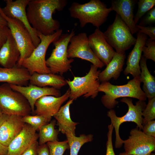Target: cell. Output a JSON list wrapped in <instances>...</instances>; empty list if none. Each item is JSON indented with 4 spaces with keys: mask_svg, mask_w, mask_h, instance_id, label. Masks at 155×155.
<instances>
[{
    "mask_svg": "<svg viewBox=\"0 0 155 155\" xmlns=\"http://www.w3.org/2000/svg\"><path fill=\"white\" fill-rule=\"evenodd\" d=\"M20 56L18 46L9 29L7 40L0 49V65L6 68L14 67Z\"/></svg>",
    "mask_w": 155,
    "mask_h": 155,
    "instance_id": "44dd1931",
    "label": "cell"
},
{
    "mask_svg": "<svg viewBox=\"0 0 155 155\" xmlns=\"http://www.w3.org/2000/svg\"><path fill=\"white\" fill-rule=\"evenodd\" d=\"M8 115L3 113L0 116V127Z\"/></svg>",
    "mask_w": 155,
    "mask_h": 155,
    "instance_id": "b9f144b4",
    "label": "cell"
},
{
    "mask_svg": "<svg viewBox=\"0 0 155 155\" xmlns=\"http://www.w3.org/2000/svg\"><path fill=\"white\" fill-rule=\"evenodd\" d=\"M33 127L25 123L22 130L9 144L7 155H21L37 141L39 135Z\"/></svg>",
    "mask_w": 155,
    "mask_h": 155,
    "instance_id": "9a60e30c",
    "label": "cell"
},
{
    "mask_svg": "<svg viewBox=\"0 0 155 155\" xmlns=\"http://www.w3.org/2000/svg\"><path fill=\"white\" fill-rule=\"evenodd\" d=\"M62 32V30L59 29L52 34L44 35L37 32L40 42L30 55L23 61L21 66L27 69L31 75L34 73L39 74L51 73L46 64V53L50 44L58 39Z\"/></svg>",
    "mask_w": 155,
    "mask_h": 155,
    "instance_id": "277c9868",
    "label": "cell"
},
{
    "mask_svg": "<svg viewBox=\"0 0 155 155\" xmlns=\"http://www.w3.org/2000/svg\"><path fill=\"white\" fill-rule=\"evenodd\" d=\"M93 65L88 73L84 76H74L72 80H65L69 86L70 99L73 100L81 96L85 98L90 97L94 99L98 95L100 85L99 75L100 71Z\"/></svg>",
    "mask_w": 155,
    "mask_h": 155,
    "instance_id": "8992f818",
    "label": "cell"
},
{
    "mask_svg": "<svg viewBox=\"0 0 155 155\" xmlns=\"http://www.w3.org/2000/svg\"><path fill=\"white\" fill-rule=\"evenodd\" d=\"M13 90L21 93L27 100L30 106L32 113H34V104L40 98L46 96L59 97L61 94L59 90L52 87H41L29 84L28 86H19L9 84Z\"/></svg>",
    "mask_w": 155,
    "mask_h": 155,
    "instance_id": "e0dca14e",
    "label": "cell"
},
{
    "mask_svg": "<svg viewBox=\"0 0 155 155\" xmlns=\"http://www.w3.org/2000/svg\"><path fill=\"white\" fill-rule=\"evenodd\" d=\"M0 108L3 113L8 115L23 117L32 113L26 98L6 83L0 85Z\"/></svg>",
    "mask_w": 155,
    "mask_h": 155,
    "instance_id": "9c48e42d",
    "label": "cell"
},
{
    "mask_svg": "<svg viewBox=\"0 0 155 155\" xmlns=\"http://www.w3.org/2000/svg\"><path fill=\"white\" fill-rule=\"evenodd\" d=\"M137 10L134 18V22L136 24L147 12L154 7L155 0H140L137 2Z\"/></svg>",
    "mask_w": 155,
    "mask_h": 155,
    "instance_id": "f546056e",
    "label": "cell"
},
{
    "mask_svg": "<svg viewBox=\"0 0 155 155\" xmlns=\"http://www.w3.org/2000/svg\"><path fill=\"white\" fill-rule=\"evenodd\" d=\"M114 128L113 125L111 124L108 126L107 140L106 143V155H115L112 143V134Z\"/></svg>",
    "mask_w": 155,
    "mask_h": 155,
    "instance_id": "836d02e7",
    "label": "cell"
},
{
    "mask_svg": "<svg viewBox=\"0 0 155 155\" xmlns=\"http://www.w3.org/2000/svg\"><path fill=\"white\" fill-rule=\"evenodd\" d=\"M155 22V7H154L146 13L139 25L144 26Z\"/></svg>",
    "mask_w": 155,
    "mask_h": 155,
    "instance_id": "e575fe53",
    "label": "cell"
},
{
    "mask_svg": "<svg viewBox=\"0 0 155 155\" xmlns=\"http://www.w3.org/2000/svg\"><path fill=\"white\" fill-rule=\"evenodd\" d=\"M70 93V90L69 88L64 94L59 97L49 95L40 98L35 104L34 114L51 120L62 105L69 98Z\"/></svg>",
    "mask_w": 155,
    "mask_h": 155,
    "instance_id": "5bb4252c",
    "label": "cell"
},
{
    "mask_svg": "<svg viewBox=\"0 0 155 155\" xmlns=\"http://www.w3.org/2000/svg\"><path fill=\"white\" fill-rule=\"evenodd\" d=\"M119 155H129L126 153L125 152H122L120 153Z\"/></svg>",
    "mask_w": 155,
    "mask_h": 155,
    "instance_id": "ee69618b",
    "label": "cell"
},
{
    "mask_svg": "<svg viewBox=\"0 0 155 155\" xmlns=\"http://www.w3.org/2000/svg\"><path fill=\"white\" fill-rule=\"evenodd\" d=\"M73 101L70 99L66 104L60 107L53 117L57 120L59 132L63 134L68 133L75 135L76 126L78 123L72 120L69 111L70 106Z\"/></svg>",
    "mask_w": 155,
    "mask_h": 155,
    "instance_id": "603a6c76",
    "label": "cell"
},
{
    "mask_svg": "<svg viewBox=\"0 0 155 155\" xmlns=\"http://www.w3.org/2000/svg\"><path fill=\"white\" fill-rule=\"evenodd\" d=\"M137 37L134 47L128 56L126 67L123 71L125 75L130 74L133 78L140 75L141 69L140 63L142 49L145 45L148 36L144 34L137 32Z\"/></svg>",
    "mask_w": 155,
    "mask_h": 155,
    "instance_id": "ac0fdd59",
    "label": "cell"
},
{
    "mask_svg": "<svg viewBox=\"0 0 155 155\" xmlns=\"http://www.w3.org/2000/svg\"><path fill=\"white\" fill-rule=\"evenodd\" d=\"M68 10L71 17L79 20L81 28L90 23L96 28H99L106 22L112 11L100 0H91L82 4L73 2Z\"/></svg>",
    "mask_w": 155,
    "mask_h": 155,
    "instance_id": "3957f363",
    "label": "cell"
},
{
    "mask_svg": "<svg viewBox=\"0 0 155 155\" xmlns=\"http://www.w3.org/2000/svg\"><path fill=\"white\" fill-rule=\"evenodd\" d=\"M67 3V0H30L26 9L30 24L44 35L53 34L59 29L60 23L53 18V14L63 10Z\"/></svg>",
    "mask_w": 155,
    "mask_h": 155,
    "instance_id": "6da1fadb",
    "label": "cell"
},
{
    "mask_svg": "<svg viewBox=\"0 0 155 155\" xmlns=\"http://www.w3.org/2000/svg\"><path fill=\"white\" fill-rule=\"evenodd\" d=\"M28 70L22 66L11 68L0 67V82L19 86H26L31 76Z\"/></svg>",
    "mask_w": 155,
    "mask_h": 155,
    "instance_id": "7402d4cb",
    "label": "cell"
},
{
    "mask_svg": "<svg viewBox=\"0 0 155 155\" xmlns=\"http://www.w3.org/2000/svg\"><path fill=\"white\" fill-rule=\"evenodd\" d=\"M125 57V54H119L115 52L106 68L100 73L98 77L100 82H108L112 78L116 80L123 70Z\"/></svg>",
    "mask_w": 155,
    "mask_h": 155,
    "instance_id": "cb8c5ba5",
    "label": "cell"
},
{
    "mask_svg": "<svg viewBox=\"0 0 155 155\" xmlns=\"http://www.w3.org/2000/svg\"><path fill=\"white\" fill-rule=\"evenodd\" d=\"M140 76L135 77L122 85H115L109 82H101L98 92L104 93L101 98V101L106 108L113 109L118 103L116 99L120 98H134L139 100H146V95L141 87Z\"/></svg>",
    "mask_w": 155,
    "mask_h": 155,
    "instance_id": "7a4b0ae2",
    "label": "cell"
},
{
    "mask_svg": "<svg viewBox=\"0 0 155 155\" xmlns=\"http://www.w3.org/2000/svg\"><path fill=\"white\" fill-rule=\"evenodd\" d=\"M56 124V121L54 120L40 127L39 130V145L49 142L58 141V136L59 131L55 129Z\"/></svg>",
    "mask_w": 155,
    "mask_h": 155,
    "instance_id": "4316f807",
    "label": "cell"
},
{
    "mask_svg": "<svg viewBox=\"0 0 155 155\" xmlns=\"http://www.w3.org/2000/svg\"><path fill=\"white\" fill-rule=\"evenodd\" d=\"M123 144L125 152L129 155H149L155 150V138L146 135L137 127L131 130Z\"/></svg>",
    "mask_w": 155,
    "mask_h": 155,
    "instance_id": "7c38bea8",
    "label": "cell"
},
{
    "mask_svg": "<svg viewBox=\"0 0 155 155\" xmlns=\"http://www.w3.org/2000/svg\"><path fill=\"white\" fill-rule=\"evenodd\" d=\"M148 100V102L142 112L143 126L155 119V97Z\"/></svg>",
    "mask_w": 155,
    "mask_h": 155,
    "instance_id": "1f68e13d",
    "label": "cell"
},
{
    "mask_svg": "<svg viewBox=\"0 0 155 155\" xmlns=\"http://www.w3.org/2000/svg\"><path fill=\"white\" fill-rule=\"evenodd\" d=\"M25 124L22 116L8 115L0 127V143L8 146L22 130Z\"/></svg>",
    "mask_w": 155,
    "mask_h": 155,
    "instance_id": "d6986e66",
    "label": "cell"
},
{
    "mask_svg": "<svg viewBox=\"0 0 155 155\" xmlns=\"http://www.w3.org/2000/svg\"><path fill=\"white\" fill-rule=\"evenodd\" d=\"M103 34L108 43L119 54H125L136 41L128 26L117 14L113 23Z\"/></svg>",
    "mask_w": 155,
    "mask_h": 155,
    "instance_id": "ba28073f",
    "label": "cell"
},
{
    "mask_svg": "<svg viewBox=\"0 0 155 155\" xmlns=\"http://www.w3.org/2000/svg\"><path fill=\"white\" fill-rule=\"evenodd\" d=\"M147 60L143 55L142 56L140 63L141 69L140 77L141 83H143V90L148 99L155 97V78L148 69Z\"/></svg>",
    "mask_w": 155,
    "mask_h": 155,
    "instance_id": "484cf974",
    "label": "cell"
},
{
    "mask_svg": "<svg viewBox=\"0 0 155 155\" xmlns=\"http://www.w3.org/2000/svg\"><path fill=\"white\" fill-rule=\"evenodd\" d=\"M88 37L89 45L93 52L104 65L106 66L115 51L106 41L103 33L99 28H96Z\"/></svg>",
    "mask_w": 155,
    "mask_h": 155,
    "instance_id": "2e32d148",
    "label": "cell"
},
{
    "mask_svg": "<svg viewBox=\"0 0 155 155\" xmlns=\"http://www.w3.org/2000/svg\"><path fill=\"white\" fill-rule=\"evenodd\" d=\"M0 14L7 21V27L18 46L20 56L17 65L21 66L23 61L30 55L36 47L30 33L25 25L17 19L6 16L0 5Z\"/></svg>",
    "mask_w": 155,
    "mask_h": 155,
    "instance_id": "30bf717a",
    "label": "cell"
},
{
    "mask_svg": "<svg viewBox=\"0 0 155 155\" xmlns=\"http://www.w3.org/2000/svg\"><path fill=\"white\" fill-rule=\"evenodd\" d=\"M30 1L5 0L4 1L6 5L1 9L6 16L17 19L25 25L30 33L34 46L36 47L40 40L37 35V32L30 24L27 17L26 9Z\"/></svg>",
    "mask_w": 155,
    "mask_h": 155,
    "instance_id": "4fadbf2b",
    "label": "cell"
},
{
    "mask_svg": "<svg viewBox=\"0 0 155 155\" xmlns=\"http://www.w3.org/2000/svg\"><path fill=\"white\" fill-rule=\"evenodd\" d=\"M75 35L72 30L69 33L62 34L53 42L55 48L46 61L51 73L61 75L71 69L74 59L68 58L67 49L70 39Z\"/></svg>",
    "mask_w": 155,
    "mask_h": 155,
    "instance_id": "52a82bcc",
    "label": "cell"
},
{
    "mask_svg": "<svg viewBox=\"0 0 155 155\" xmlns=\"http://www.w3.org/2000/svg\"><path fill=\"white\" fill-rule=\"evenodd\" d=\"M0 24L7 26L6 20L0 14Z\"/></svg>",
    "mask_w": 155,
    "mask_h": 155,
    "instance_id": "7bdbcfd3",
    "label": "cell"
},
{
    "mask_svg": "<svg viewBox=\"0 0 155 155\" xmlns=\"http://www.w3.org/2000/svg\"><path fill=\"white\" fill-rule=\"evenodd\" d=\"M37 155H49V149L46 144L38 145Z\"/></svg>",
    "mask_w": 155,
    "mask_h": 155,
    "instance_id": "ab89813d",
    "label": "cell"
},
{
    "mask_svg": "<svg viewBox=\"0 0 155 155\" xmlns=\"http://www.w3.org/2000/svg\"><path fill=\"white\" fill-rule=\"evenodd\" d=\"M24 122L33 127L36 131L39 130L42 126L48 123L51 120L42 116L28 115L22 117Z\"/></svg>",
    "mask_w": 155,
    "mask_h": 155,
    "instance_id": "f1b7e54d",
    "label": "cell"
},
{
    "mask_svg": "<svg viewBox=\"0 0 155 155\" xmlns=\"http://www.w3.org/2000/svg\"><path fill=\"white\" fill-rule=\"evenodd\" d=\"M138 29L137 32H139L148 36L150 39L152 40H155V27L152 26H145L136 24Z\"/></svg>",
    "mask_w": 155,
    "mask_h": 155,
    "instance_id": "d590c367",
    "label": "cell"
},
{
    "mask_svg": "<svg viewBox=\"0 0 155 155\" xmlns=\"http://www.w3.org/2000/svg\"><path fill=\"white\" fill-rule=\"evenodd\" d=\"M69 43L67 49L69 59L79 58L91 62L98 68H101L104 66L91 48L86 33L74 35L70 39Z\"/></svg>",
    "mask_w": 155,
    "mask_h": 155,
    "instance_id": "8fae6325",
    "label": "cell"
},
{
    "mask_svg": "<svg viewBox=\"0 0 155 155\" xmlns=\"http://www.w3.org/2000/svg\"><path fill=\"white\" fill-rule=\"evenodd\" d=\"M9 30L7 26L0 24V49L7 40Z\"/></svg>",
    "mask_w": 155,
    "mask_h": 155,
    "instance_id": "74e56055",
    "label": "cell"
},
{
    "mask_svg": "<svg viewBox=\"0 0 155 155\" xmlns=\"http://www.w3.org/2000/svg\"><path fill=\"white\" fill-rule=\"evenodd\" d=\"M8 146L3 145L0 143V155H7Z\"/></svg>",
    "mask_w": 155,
    "mask_h": 155,
    "instance_id": "60d3db41",
    "label": "cell"
},
{
    "mask_svg": "<svg viewBox=\"0 0 155 155\" xmlns=\"http://www.w3.org/2000/svg\"><path fill=\"white\" fill-rule=\"evenodd\" d=\"M142 129L146 135L155 138V121H149L143 126Z\"/></svg>",
    "mask_w": 155,
    "mask_h": 155,
    "instance_id": "8d00e7d4",
    "label": "cell"
},
{
    "mask_svg": "<svg viewBox=\"0 0 155 155\" xmlns=\"http://www.w3.org/2000/svg\"><path fill=\"white\" fill-rule=\"evenodd\" d=\"M3 113L1 109L0 108V116L3 114Z\"/></svg>",
    "mask_w": 155,
    "mask_h": 155,
    "instance_id": "f6af8a7d",
    "label": "cell"
},
{
    "mask_svg": "<svg viewBox=\"0 0 155 155\" xmlns=\"http://www.w3.org/2000/svg\"><path fill=\"white\" fill-rule=\"evenodd\" d=\"M135 2L134 0H115L111 3L110 7L112 11L117 13L129 28L132 34L138 31L134 20L133 9Z\"/></svg>",
    "mask_w": 155,
    "mask_h": 155,
    "instance_id": "ffe728a7",
    "label": "cell"
},
{
    "mask_svg": "<svg viewBox=\"0 0 155 155\" xmlns=\"http://www.w3.org/2000/svg\"><path fill=\"white\" fill-rule=\"evenodd\" d=\"M149 155H155V154L154 153H151Z\"/></svg>",
    "mask_w": 155,
    "mask_h": 155,
    "instance_id": "bcb514c9",
    "label": "cell"
},
{
    "mask_svg": "<svg viewBox=\"0 0 155 155\" xmlns=\"http://www.w3.org/2000/svg\"><path fill=\"white\" fill-rule=\"evenodd\" d=\"M65 134L69 145L70 155H78L81 147L85 143L91 142L93 140V135L91 134H82L79 137L68 133Z\"/></svg>",
    "mask_w": 155,
    "mask_h": 155,
    "instance_id": "83f0119b",
    "label": "cell"
},
{
    "mask_svg": "<svg viewBox=\"0 0 155 155\" xmlns=\"http://www.w3.org/2000/svg\"><path fill=\"white\" fill-rule=\"evenodd\" d=\"M142 52L143 56L146 59H150L155 62V40H152L150 38L147 39L145 45L143 48Z\"/></svg>",
    "mask_w": 155,
    "mask_h": 155,
    "instance_id": "d6a6232c",
    "label": "cell"
},
{
    "mask_svg": "<svg viewBox=\"0 0 155 155\" xmlns=\"http://www.w3.org/2000/svg\"><path fill=\"white\" fill-rule=\"evenodd\" d=\"M38 143L37 141L32 144L21 155H37Z\"/></svg>",
    "mask_w": 155,
    "mask_h": 155,
    "instance_id": "f35d334b",
    "label": "cell"
},
{
    "mask_svg": "<svg viewBox=\"0 0 155 155\" xmlns=\"http://www.w3.org/2000/svg\"><path fill=\"white\" fill-rule=\"evenodd\" d=\"M120 101L126 103L128 106V111L125 115L121 117H117L113 109H110L107 112V115L110 118L111 124L115 129L116 139L115 145L117 148H121L123 144V140L121 138L119 134L120 125L126 122H134L136 124L137 127L140 130L142 129L143 127L142 112L146 105L145 101L139 100L134 105L132 99L130 98H123Z\"/></svg>",
    "mask_w": 155,
    "mask_h": 155,
    "instance_id": "5b68a950",
    "label": "cell"
},
{
    "mask_svg": "<svg viewBox=\"0 0 155 155\" xmlns=\"http://www.w3.org/2000/svg\"><path fill=\"white\" fill-rule=\"evenodd\" d=\"M30 84L41 87L50 86L59 90L67 84L65 80L61 75L52 73L39 74L34 73L30 77Z\"/></svg>",
    "mask_w": 155,
    "mask_h": 155,
    "instance_id": "d4e9b609",
    "label": "cell"
},
{
    "mask_svg": "<svg viewBox=\"0 0 155 155\" xmlns=\"http://www.w3.org/2000/svg\"><path fill=\"white\" fill-rule=\"evenodd\" d=\"M46 145L49 149V155H63L66 150L69 149L67 140L49 142Z\"/></svg>",
    "mask_w": 155,
    "mask_h": 155,
    "instance_id": "4dcf8cb0",
    "label": "cell"
}]
</instances>
